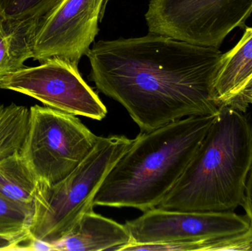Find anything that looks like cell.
<instances>
[{"instance_id":"1","label":"cell","mask_w":252,"mask_h":251,"mask_svg":"<svg viewBox=\"0 0 252 251\" xmlns=\"http://www.w3.org/2000/svg\"><path fill=\"white\" fill-rule=\"evenodd\" d=\"M222 54L150 32L97 41L87 56L98 91L121 103L145 133L188 116L218 114Z\"/></svg>"},{"instance_id":"2","label":"cell","mask_w":252,"mask_h":251,"mask_svg":"<svg viewBox=\"0 0 252 251\" xmlns=\"http://www.w3.org/2000/svg\"><path fill=\"white\" fill-rule=\"evenodd\" d=\"M216 116H188L141 132L108 174L94 206L143 212L157 208L183 175Z\"/></svg>"},{"instance_id":"3","label":"cell","mask_w":252,"mask_h":251,"mask_svg":"<svg viewBox=\"0 0 252 251\" xmlns=\"http://www.w3.org/2000/svg\"><path fill=\"white\" fill-rule=\"evenodd\" d=\"M252 165L251 121L221 106L183 175L157 208L234 212L241 205Z\"/></svg>"},{"instance_id":"4","label":"cell","mask_w":252,"mask_h":251,"mask_svg":"<svg viewBox=\"0 0 252 251\" xmlns=\"http://www.w3.org/2000/svg\"><path fill=\"white\" fill-rule=\"evenodd\" d=\"M133 141L123 135L99 137L90 154L64 179L53 185L38 181L31 237L51 245L63 239L84 213L93 210L102 184Z\"/></svg>"},{"instance_id":"5","label":"cell","mask_w":252,"mask_h":251,"mask_svg":"<svg viewBox=\"0 0 252 251\" xmlns=\"http://www.w3.org/2000/svg\"><path fill=\"white\" fill-rule=\"evenodd\" d=\"M98 138L75 115L35 105L20 154L39 182L53 185L76 169Z\"/></svg>"},{"instance_id":"6","label":"cell","mask_w":252,"mask_h":251,"mask_svg":"<svg viewBox=\"0 0 252 251\" xmlns=\"http://www.w3.org/2000/svg\"><path fill=\"white\" fill-rule=\"evenodd\" d=\"M252 13V0H151L145 18L151 33L219 48Z\"/></svg>"},{"instance_id":"7","label":"cell","mask_w":252,"mask_h":251,"mask_svg":"<svg viewBox=\"0 0 252 251\" xmlns=\"http://www.w3.org/2000/svg\"><path fill=\"white\" fill-rule=\"evenodd\" d=\"M0 89L32 97L46 106L75 116L100 121L107 114L97 93L83 79L78 64L51 57L32 67H24L4 77Z\"/></svg>"},{"instance_id":"8","label":"cell","mask_w":252,"mask_h":251,"mask_svg":"<svg viewBox=\"0 0 252 251\" xmlns=\"http://www.w3.org/2000/svg\"><path fill=\"white\" fill-rule=\"evenodd\" d=\"M109 0H63L40 19L33 41L34 60L61 57L79 63L99 32Z\"/></svg>"},{"instance_id":"9","label":"cell","mask_w":252,"mask_h":251,"mask_svg":"<svg viewBox=\"0 0 252 251\" xmlns=\"http://www.w3.org/2000/svg\"><path fill=\"white\" fill-rule=\"evenodd\" d=\"M133 243L197 242L247 231V215L234 212H184L154 208L125 224Z\"/></svg>"},{"instance_id":"10","label":"cell","mask_w":252,"mask_h":251,"mask_svg":"<svg viewBox=\"0 0 252 251\" xmlns=\"http://www.w3.org/2000/svg\"><path fill=\"white\" fill-rule=\"evenodd\" d=\"M131 243L126 225L91 210L84 213L69 232L53 246L54 251H121Z\"/></svg>"},{"instance_id":"11","label":"cell","mask_w":252,"mask_h":251,"mask_svg":"<svg viewBox=\"0 0 252 251\" xmlns=\"http://www.w3.org/2000/svg\"><path fill=\"white\" fill-rule=\"evenodd\" d=\"M252 80V27H246L236 45L222 54L216 82L220 106H230Z\"/></svg>"},{"instance_id":"12","label":"cell","mask_w":252,"mask_h":251,"mask_svg":"<svg viewBox=\"0 0 252 251\" xmlns=\"http://www.w3.org/2000/svg\"><path fill=\"white\" fill-rule=\"evenodd\" d=\"M39 20L0 19V81L33 58V41Z\"/></svg>"},{"instance_id":"13","label":"cell","mask_w":252,"mask_h":251,"mask_svg":"<svg viewBox=\"0 0 252 251\" xmlns=\"http://www.w3.org/2000/svg\"><path fill=\"white\" fill-rule=\"evenodd\" d=\"M38 183L20 152L0 161V193L10 200L32 207Z\"/></svg>"},{"instance_id":"14","label":"cell","mask_w":252,"mask_h":251,"mask_svg":"<svg viewBox=\"0 0 252 251\" xmlns=\"http://www.w3.org/2000/svg\"><path fill=\"white\" fill-rule=\"evenodd\" d=\"M30 109L0 104V161L21 151L28 132Z\"/></svg>"},{"instance_id":"15","label":"cell","mask_w":252,"mask_h":251,"mask_svg":"<svg viewBox=\"0 0 252 251\" xmlns=\"http://www.w3.org/2000/svg\"><path fill=\"white\" fill-rule=\"evenodd\" d=\"M32 207L16 203L0 193V236L11 239L29 237Z\"/></svg>"},{"instance_id":"16","label":"cell","mask_w":252,"mask_h":251,"mask_svg":"<svg viewBox=\"0 0 252 251\" xmlns=\"http://www.w3.org/2000/svg\"><path fill=\"white\" fill-rule=\"evenodd\" d=\"M63 0H0V19L40 20Z\"/></svg>"},{"instance_id":"17","label":"cell","mask_w":252,"mask_h":251,"mask_svg":"<svg viewBox=\"0 0 252 251\" xmlns=\"http://www.w3.org/2000/svg\"><path fill=\"white\" fill-rule=\"evenodd\" d=\"M241 206H242L245 210L247 216L248 217L252 225V165L247 177L244 197Z\"/></svg>"},{"instance_id":"18","label":"cell","mask_w":252,"mask_h":251,"mask_svg":"<svg viewBox=\"0 0 252 251\" xmlns=\"http://www.w3.org/2000/svg\"><path fill=\"white\" fill-rule=\"evenodd\" d=\"M252 104V87H247L241 95L230 105L231 107L246 113L249 105Z\"/></svg>"},{"instance_id":"19","label":"cell","mask_w":252,"mask_h":251,"mask_svg":"<svg viewBox=\"0 0 252 251\" xmlns=\"http://www.w3.org/2000/svg\"><path fill=\"white\" fill-rule=\"evenodd\" d=\"M30 236L25 239H11L0 236V251H17L20 243L29 238Z\"/></svg>"},{"instance_id":"20","label":"cell","mask_w":252,"mask_h":251,"mask_svg":"<svg viewBox=\"0 0 252 251\" xmlns=\"http://www.w3.org/2000/svg\"><path fill=\"white\" fill-rule=\"evenodd\" d=\"M247 87H252V80L251 81H250V84H248V85H247Z\"/></svg>"}]
</instances>
